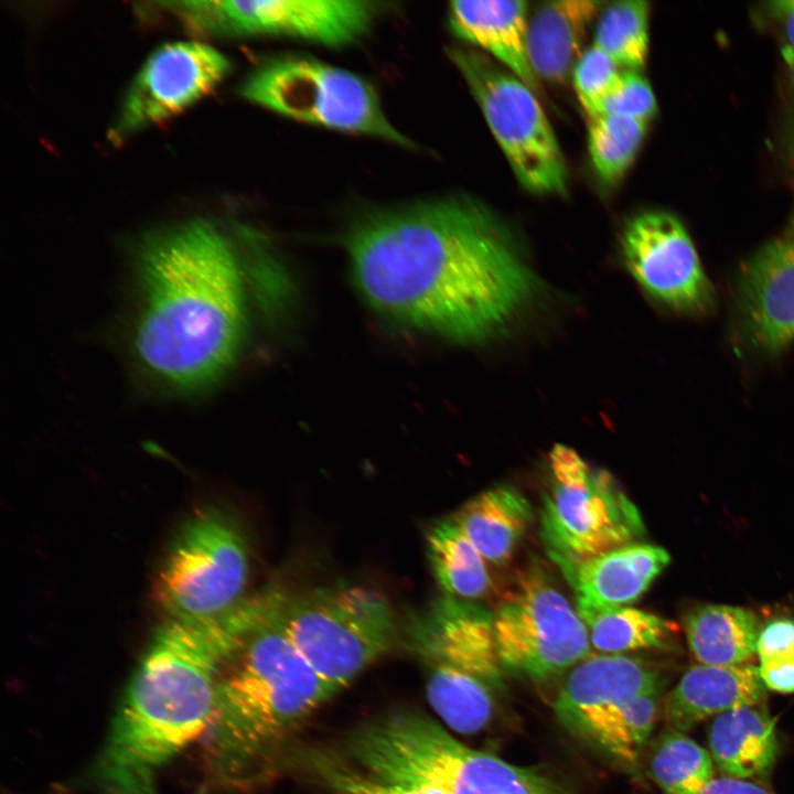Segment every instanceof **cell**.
Segmentation results:
<instances>
[{
	"instance_id": "3",
	"label": "cell",
	"mask_w": 794,
	"mask_h": 794,
	"mask_svg": "<svg viewBox=\"0 0 794 794\" xmlns=\"http://www.w3.org/2000/svg\"><path fill=\"white\" fill-rule=\"evenodd\" d=\"M139 276L133 347L142 366L183 390L217 379L234 362L246 324L229 237L205 219L178 225L143 245Z\"/></svg>"
},
{
	"instance_id": "16",
	"label": "cell",
	"mask_w": 794,
	"mask_h": 794,
	"mask_svg": "<svg viewBox=\"0 0 794 794\" xmlns=\"http://www.w3.org/2000/svg\"><path fill=\"white\" fill-rule=\"evenodd\" d=\"M407 637L410 650L428 665L447 664L502 687L494 613L484 605L444 594L412 618Z\"/></svg>"
},
{
	"instance_id": "37",
	"label": "cell",
	"mask_w": 794,
	"mask_h": 794,
	"mask_svg": "<svg viewBox=\"0 0 794 794\" xmlns=\"http://www.w3.org/2000/svg\"><path fill=\"white\" fill-rule=\"evenodd\" d=\"M699 794H772L762 786L731 776L712 779Z\"/></svg>"
},
{
	"instance_id": "12",
	"label": "cell",
	"mask_w": 794,
	"mask_h": 794,
	"mask_svg": "<svg viewBox=\"0 0 794 794\" xmlns=\"http://www.w3.org/2000/svg\"><path fill=\"white\" fill-rule=\"evenodd\" d=\"M196 32L271 36L342 47L367 35L384 11L362 0H200L164 3Z\"/></svg>"
},
{
	"instance_id": "38",
	"label": "cell",
	"mask_w": 794,
	"mask_h": 794,
	"mask_svg": "<svg viewBox=\"0 0 794 794\" xmlns=\"http://www.w3.org/2000/svg\"><path fill=\"white\" fill-rule=\"evenodd\" d=\"M771 10L777 18L785 37V57L794 67V0L771 2Z\"/></svg>"
},
{
	"instance_id": "32",
	"label": "cell",
	"mask_w": 794,
	"mask_h": 794,
	"mask_svg": "<svg viewBox=\"0 0 794 794\" xmlns=\"http://www.w3.org/2000/svg\"><path fill=\"white\" fill-rule=\"evenodd\" d=\"M621 66L605 52L593 45L586 49L572 69L577 97L589 117L598 115L600 105L613 87Z\"/></svg>"
},
{
	"instance_id": "8",
	"label": "cell",
	"mask_w": 794,
	"mask_h": 794,
	"mask_svg": "<svg viewBox=\"0 0 794 794\" xmlns=\"http://www.w3.org/2000/svg\"><path fill=\"white\" fill-rule=\"evenodd\" d=\"M547 465L540 535L554 562L589 559L643 537L640 511L609 471L561 443Z\"/></svg>"
},
{
	"instance_id": "27",
	"label": "cell",
	"mask_w": 794,
	"mask_h": 794,
	"mask_svg": "<svg viewBox=\"0 0 794 794\" xmlns=\"http://www.w3.org/2000/svg\"><path fill=\"white\" fill-rule=\"evenodd\" d=\"M578 613L588 629L591 646L609 655L668 647L676 630L672 622L634 608L616 607Z\"/></svg>"
},
{
	"instance_id": "28",
	"label": "cell",
	"mask_w": 794,
	"mask_h": 794,
	"mask_svg": "<svg viewBox=\"0 0 794 794\" xmlns=\"http://www.w3.org/2000/svg\"><path fill=\"white\" fill-rule=\"evenodd\" d=\"M648 768L664 794H699L713 779L711 754L678 730L657 738Z\"/></svg>"
},
{
	"instance_id": "1",
	"label": "cell",
	"mask_w": 794,
	"mask_h": 794,
	"mask_svg": "<svg viewBox=\"0 0 794 794\" xmlns=\"http://www.w3.org/2000/svg\"><path fill=\"white\" fill-rule=\"evenodd\" d=\"M346 250L374 309L459 342L500 332L537 285L504 222L468 195L373 212L353 226Z\"/></svg>"
},
{
	"instance_id": "34",
	"label": "cell",
	"mask_w": 794,
	"mask_h": 794,
	"mask_svg": "<svg viewBox=\"0 0 794 794\" xmlns=\"http://www.w3.org/2000/svg\"><path fill=\"white\" fill-rule=\"evenodd\" d=\"M656 111V98L646 77L641 71L622 69L598 115H618L648 124Z\"/></svg>"
},
{
	"instance_id": "21",
	"label": "cell",
	"mask_w": 794,
	"mask_h": 794,
	"mask_svg": "<svg viewBox=\"0 0 794 794\" xmlns=\"http://www.w3.org/2000/svg\"><path fill=\"white\" fill-rule=\"evenodd\" d=\"M604 4L594 0L547 1L534 10L528 18L527 55L539 82L562 83L568 77Z\"/></svg>"
},
{
	"instance_id": "23",
	"label": "cell",
	"mask_w": 794,
	"mask_h": 794,
	"mask_svg": "<svg viewBox=\"0 0 794 794\" xmlns=\"http://www.w3.org/2000/svg\"><path fill=\"white\" fill-rule=\"evenodd\" d=\"M709 749L727 775L741 780L763 776L779 752L775 720L761 705L722 712L710 726Z\"/></svg>"
},
{
	"instance_id": "13",
	"label": "cell",
	"mask_w": 794,
	"mask_h": 794,
	"mask_svg": "<svg viewBox=\"0 0 794 794\" xmlns=\"http://www.w3.org/2000/svg\"><path fill=\"white\" fill-rule=\"evenodd\" d=\"M230 61L197 41L157 47L129 86L109 136L112 141L170 119L211 94L230 72Z\"/></svg>"
},
{
	"instance_id": "18",
	"label": "cell",
	"mask_w": 794,
	"mask_h": 794,
	"mask_svg": "<svg viewBox=\"0 0 794 794\" xmlns=\"http://www.w3.org/2000/svg\"><path fill=\"white\" fill-rule=\"evenodd\" d=\"M663 547L633 543L580 561L555 562L571 586L577 611L636 601L669 564Z\"/></svg>"
},
{
	"instance_id": "29",
	"label": "cell",
	"mask_w": 794,
	"mask_h": 794,
	"mask_svg": "<svg viewBox=\"0 0 794 794\" xmlns=\"http://www.w3.org/2000/svg\"><path fill=\"white\" fill-rule=\"evenodd\" d=\"M648 2L615 1L601 10L594 23L593 45L624 69L641 71L648 52Z\"/></svg>"
},
{
	"instance_id": "22",
	"label": "cell",
	"mask_w": 794,
	"mask_h": 794,
	"mask_svg": "<svg viewBox=\"0 0 794 794\" xmlns=\"http://www.w3.org/2000/svg\"><path fill=\"white\" fill-rule=\"evenodd\" d=\"M453 519L485 560L502 566L524 538L533 508L518 489L500 484L468 501Z\"/></svg>"
},
{
	"instance_id": "20",
	"label": "cell",
	"mask_w": 794,
	"mask_h": 794,
	"mask_svg": "<svg viewBox=\"0 0 794 794\" xmlns=\"http://www.w3.org/2000/svg\"><path fill=\"white\" fill-rule=\"evenodd\" d=\"M759 668L745 663L731 666L695 665L685 672L664 700V716L678 731L722 712L761 705L766 696Z\"/></svg>"
},
{
	"instance_id": "39",
	"label": "cell",
	"mask_w": 794,
	"mask_h": 794,
	"mask_svg": "<svg viewBox=\"0 0 794 794\" xmlns=\"http://www.w3.org/2000/svg\"><path fill=\"white\" fill-rule=\"evenodd\" d=\"M792 224H793V228H794V215H793V222H792Z\"/></svg>"
},
{
	"instance_id": "11",
	"label": "cell",
	"mask_w": 794,
	"mask_h": 794,
	"mask_svg": "<svg viewBox=\"0 0 794 794\" xmlns=\"http://www.w3.org/2000/svg\"><path fill=\"white\" fill-rule=\"evenodd\" d=\"M248 575L243 534L226 515L204 508L186 521L171 544L153 596L169 619L212 618L243 599Z\"/></svg>"
},
{
	"instance_id": "24",
	"label": "cell",
	"mask_w": 794,
	"mask_h": 794,
	"mask_svg": "<svg viewBox=\"0 0 794 794\" xmlns=\"http://www.w3.org/2000/svg\"><path fill=\"white\" fill-rule=\"evenodd\" d=\"M690 652L704 665L748 663L757 654L760 626L750 610L728 604H705L684 620Z\"/></svg>"
},
{
	"instance_id": "4",
	"label": "cell",
	"mask_w": 794,
	"mask_h": 794,
	"mask_svg": "<svg viewBox=\"0 0 794 794\" xmlns=\"http://www.w3.org/2000/svg\"><path fill=\"white\" fill-rule=\"evenodd\" d=\"M277 603L221 676L201 738L204 771L216 785L256 784L292 733L336 694L279 625Z\"/></svg>"
},
{
	"instance_id": "5",
	"label": "cell",
	"mask_w": 794,
	"mask_h": 794,
	"mask_svg": "<svg viewBox=\"0 0 794 794\" xmlns=\"http://www.w3.org/2000/svg\"><path fill=\"white\" fill-rule=\"evenodd\" d=\"M347 753L364 772L420 794H571L536 769L466 747L417 711L363 725Z\"/></svg>"
},
{
	"instance_id": "6",
	"label": "cell",
	"mask_w": 794,
	"mask_h": 794,
	"mask_svg": "<svg viewBox=\"0 0 794 794\" xmlns=\"http://www.w3.org/2000/svg\"><path fill=\"white\" fill-rule=\"evenodd\" d=\"M276 619L299 653L336 693L393 644V610L379 592L336 584L281 597Z\"/></svg>"
},
{
	"instance_id": "36",
	"label": "cell",
	"mask_w": 794,
	"mask_h": 794,
	"mask_svg": "<svg viewBox=\"0 0 794 794\" xmlns=\"http://www.w3.org/2000/svg\"><path fill=\"white\" fill-rule=\"evenodd\" d=\"M758 668L766 688L783 694L794 693V657L760 662Z\"/></svg>"
},
{
	"instance_id": "10",
	"label": "cell",
	"mask_w": 794,
	"mask_h": 794,
	"mask_svg": "<svg viewBox=\"0 0 794 794\" xmlns=\"http://www.w3.org/2000/svg\"><path fill=\"white\" fill-rule=\"evenodd\" d=\"M493 613L503 672L546 680L566 674L591 655L584 622L537 565L516 575Z\"/></svg>"
},
{
	"instance_id": "15",
	"label": "cell",
	"mask_w": 794,
	"mask_h": 794,
	"mask_svg": "<svg viewBox=\"0 0 794 794\" xmlns=\"http://www.w3.org/2000/svg\"><path fill=\"white\" fill-rule=\"evenodd\" d=\"M663 676L650 663L627 655H590L566 673L554 701L556 718L597 749L624 707L635 697L661 691Z\"/></svg>"
},
{
	"instance_id": "19",
	"label": "cell",
	"mask_w": 794,
	"mask_h": 794,
	"mask_svg": "<svg viewBox=\"0 0 794 794\" xmlns=\"http://www.w3.org/2000/svg\"><path fill=\"white\" fill-rule=\"evenodd\" d=\"M528 18V3L522 0L452 1L448 8V22L454 35L478 47L538 93L540 82L527 55Z\"/></svg>"
},
{
	"instance_id": "26",
	"label": "cell",
	"mask_w": 794,
	"mask_h": 794,
	"mask_svg": "<svg viewBox=\"0 0 794 794\" xmlns=\"http://www.w3.org/2000/svg\"><path fill=\"white\" fill-rule=\"evenodd\" d=\"M429 668L427 697L434 711L457 732L481 731L493 716V687L447 664H433Z\"/></svg>"
},
{
	"instance_id": "14",
	"label": "cell",
	"mask_w": 794,
	"mask_h": 794,
	"mask_svg": "<svg viewBox=\"0 0 794 794\" xmlns=\"http://www.w3.org/2000/svg\"><path fill=\"white\" fill-rule=\"evenodd\" d=\"M625 264L655 300L686 313L713 307V288L682 222L664 211H646L631 218L622 234Z\"/></svg>"
},
{
	"instance_id": "31",
	"label": "cell",
	"mask_w": 794,
	"mask_h": 794,
	"mask_svg": "<svg viewBox=\"0 0 794 794\" xmlns=\"http://www.w3.org/2000/svg\"><path fill=\"white\" fill-rule=\"evenodd\" d=\"M658 697L659 691H653L632 699L619 715L598 750L626 766H633L656 722Z\"/></svg>"
},
{
	"instance_id": "7",
	"label": "cell",
	"mask_w": 794,
	"mask_h": 794,
	"mask_svg": "<svg viewBox=\"0 0 794 794\" xmlns=\"http://www.w3.org/2000/svg\"><path fill=\"white\" fill-rule=\"evenodd\" d=\"M247 101L289 119L412 148L388 118L373 85L346 68L303 55L258 64L238 90Z\"/></svg>"
},
{
	"instance_id": "9",
	"label": "cell",
	"mask_w": 794,
	"mask_h": 794,
	"mask_svg": "<svg viewBox=\"0 0 794 794\" xmlns=\"http://www.w3.org/2000/svg\"><path fill=\"white\" fill-rule=\"evenodd\" d=\"M448 54L519 183L535 194L564 195L566 160L536 93L476 49L451 47Z\"/></svg>"
},
{
	"instance_id": "25",
	"label": "cell",
	"mask_w": 794,
	"mask_h": 794,
	"mask_svg": "<svg viewBox=\"0 0 794 794\" xmlns=\"http://www.w3.org/2000/svg\"><path fill=\"white\" fill-rule=\"evenodd\" d=\"M427 554L444 594L475 601L489 593L492 581L485 559L453 517L430 528Z\"/></svg>"
},
{
	"instance_id": "35",
	"label": "cell",
	"mask_w": 794,
	"mask_h": 794,
	"mask_svg": "<svg viewBox=\"0 0 794 794\" xmlns=\"http://www.w3.org/2000/svg\"><path fill=\"white\" fill-rule=\"evenodd\" d=\"M757 654L760 662L794 654V621L774 620L761 629Z\"/></svg>"
},
{
	"instance_id": "33",
	"label": "cell",
	"mask_w": 794,
	"mask_h": 794,
	"mask_svg": "<svg viewBox=\"0 0 794 794\" xmlns=\"http://www.w3.org/2000/svg\"><path fill=\"white\" fill-rule=\"evenodd\" d=\"M312 768L330 794H420L330 757H314Z\"/></svg>"
},
{
	"instance_id": "30",
	"label": "cell",
	"mask_w": 794,
	"mask_h": 794,
	"mask_svg": "<svg viewBox=\"0 0 794 794\" xmlns=\"http://www.w3.org/2000/svg\"><path fill=\"white\" fill-rule=\"evenodd\" d=\"M647 125L610 114L590 119L588 151L592 168L603 183L615 184L625 175L640 151Z\"/></svg>"
},
{
	"instance_id": "17",
	"label": "cell",
	"mask_w": 794,
	"mask_h": 794,
	"mask_svg": "<svg viewBox=\"0 0 794 794\" xmlns=\"http://www.w3.org/2000/svg\"><path fill=\"white\" fill-rule=\"evenodd\" d=\"M737 310L742 334L757 350L777 353L794 341V238L768 244L744 264Z\"/></svg>"
},
{
	"instance_id": "2",
	"label": "cell",
	"mask_w": 794,
	"mask_h": 794,
	"mask_svg": "<svg viewBox=\"0 0 794 794\" xmlns=\"http://www.w3.org/2000/svg\"><path fill=\"white\" fill-rule=\"evenodd\" d=\"M268 610L261 592L219 615L168 619L157 630L92 769L101 794H158L160 772L201 740L226 665Z\"/></svg>"
}]
</instances>
